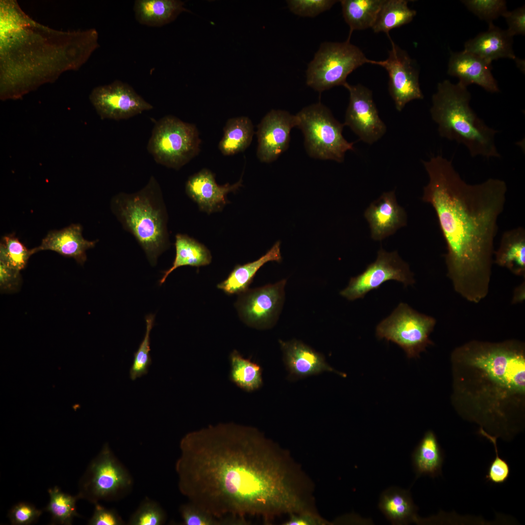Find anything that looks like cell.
<instances>
[{
  "label": "cell",
  "mask_w": 525,
  "mask_h": 525,
  "mask_svg": "<svg viewBox=\"0 0 525 525\" xmlns=\"http://www.w3.org/2000/svg\"><path fill=\"white\" fill-rule=\"evenodd\" d=\"M289 519L284 523L286 525H325L327 522L314 509H310L289 515Z\"/></svg>",
  "instance_id": "bcb514c9"
},
{
  "label": "cell",
  "mask_w": 525,
  "mask_h": 525,
  "mask_svg": "<svg viewBox=\"0 0 525 525\" xmlns=\"http://www.w3.org/2000/svg\"><path fill=\"white\" fill-rule=\"evenodd\" d=\"M180 449V491L217 517L258 515L269 522L310 506L303 473L256 428L209 426L187 434Z\"/></svg>",
  "instance_id": "6da1fadb"
},
{
  "label": "cell",
  "mask_w": 525,
  "mask_h": 525,
  "mask_svg": "<svg viewBox=\"0 0 525 525\" xmlns=\"http://www.w3.org/2000/svg\"><path fill=\"white\" fill-rule=\"evenodd\" d=\"M286 280L248 289L240 294L235 305L241 319L248 326L259 329L272 327L283 304Z\"/></svg>",
  "instance_id": "5bb4252c"
},
{
  "label": "cell",
  "mask_w": 525,
  "mask_h": 525,
  "mask_svg": "<svg viewBox=\"0 0 525 525\" xmlns=\"http://www.w3.org/2000/svg\"><path fill=\"white\" fill-rule=\"evenodd\" d=\"M512 45L513 37L507 30L490 23L487 31L465 42L463 51L491 63L492 61L502 58L514 59L516 56Z\"/></svg>",
  "instance_id": "603a6c76"
},
{
  "label": "cell",
  "mask_w": 525,
  "mask_h": 525,
  "mask_svg": "<svg viewBox=\"0 0 525 525\" xmlns=\"http://www.w3.org/2000/svg\"><path fill=\"white\" fill-rule=\"evenodd\" d=\"M338 1L335 0H288L289 10L294 14L304 17H315L329 10Z\"/></svg>",
  "instance_id": "ab89813d"
},
{
  "label": "cell",
  "mask_w": 525,
  "mask_h": 525,
  "mask_svg": "<svg viewBox=\"0 0 525 525\" xmlns=\"http://www.w3.org/2000/svg\"><path fill=\"white\" fill-rule=\"evenodd\" d=\"M31 255V249H28L15 233L6 234L1 237L0 262L20 271L25 268Z\"/></svg>",
  "instance_id": "d590c367"
},
{
  "label": "cell",
  "mask_w": 525,
  "mask_h": 525,
  "mask_svg": "<svg viewBox=\"0 0 525 525\" xmlns=\"http://www.w3.org/2000/svg\"><path fill=\"white\" fill-rule=\"evenodd\" d=\"M467 87L445 80L432 96L430 114L439 136L465 146L472 157L500 158L495 138L498 131L472 110Z\"/></svg>",
  "instance_id": "5b68a950"
},
{
  "label": "cell",
  "mask_w": 525,
  "mask_h": 525,
  "mask_svg": "<svg viewBox=\"0 0 525 525\" xmlns=\"http://www.w3.org/2000/svg\"><path fill=\"white\" fill-rule=\"evenodd\" d=\"M81 225L71 224L60 230L50 231L40 245L31 249L32 255L43 250H51L74 259L81 265L87 260L86 251L95 246L98 240L89 241L82 235Z\"/></svg>",
  "instance_id": "7402d4cb"
},
{
  "label": "cell",
  "mask_w": 525,
  "mask_h": 525,
  "mask_svg": "<svg viewBox=\"0 0 525 525\" xmlns=\"http://www.w3.org/2000/svg\"><path fill=\"white\" fill-rule=\"evenodd\" d=\"M452 402L480 426L479 433L503 438L519 431L525 403V347L518 340H473L451 356Z\"/></svg>",
  "instance_id": "3957f363"
},
{
  "label": "cell",
  "mask_w": 525,
  "mask_h": 525,
  "mask_svg": "<svg viewBox=\"0 0 525 525\" xmlns=\"http://www.w3.org/2000/svg\"><path fill=\"white\" fill-rule=\"evenodd\" d=\"M525 282L515 289L512 303L522 302L525 299Z\"/></svg>",
  "instance_id": "7dc6e473"
},
{
  "label": "cell",
  "mask_w": 525,
  "mask_h": 525,
  "mask_svg": "<svg viewBox=\"0 0 525 525\" xmlns=\"http://www.w3.org/2000/svg\"><path fill=\"white\" fill-rule=\"evenodd\" d=\"M42 513L33 505L20 502L15 505L10 510L8 516L14 525H28L35 521Z\"/></svg>",
  "instance_id": "b9f144b4"
},
{
  "label": "cell",
  "mask_w": 525,
  "mask_h": 525,
  "mask_svg": "<svg viewBox=\"0 0 525 525\" xmlns=\"http://www.w3.org/2000/svg\"><path fill=\"white\" fill-rule=\"evenodd\" d=\"M254 131L251 120L245 116L229 119L224 128L218 148L225 156L245 151L251 144Z\"/></svg>",
  "instance_id": "f546056e"
},
{
  "label": "cell",
  "mask_w": 525,
  "mask_h": 525,
  "mask_svg": "<svg viewBox=\"0 0 525 525\" xmlns=\"http://www.w3.org/2000/svg\"><path fill=\"white\" fill-rule=\"evenodd\" d=\"M200 143L194 124L169 115L155 123L147 149L157 163L178 170L198 154Z\"/></svg>",
  "instance_id": "9c48e42d"
},
{
  "label": "cell",
  "mask_w": 525,
  "mask_h": 525,
  "mask_svg": "<svg viewBox=\"0 0 525 525\" xmlns=\"http://www.w3.org/2000/svg\"><path fill=\"white\" fill-rule=\"evenodd\" d=\"M480 435L493 444L495 453V457L489 465L485 478L493 484H503L509 476L510 467L508 462L498 455L497 438L485 433Z\"/></svg>",
  "instance_id": "60d3db41"
},
{
  "label": "cell",
  "mask_w": 525,
  "mask_h": 525,
  "mask_svg": "<svg viewBox=\"0 0 525 525\" xmlns=\"http://www.w3.org/2000/svg\"><path fill=\"white\" fill-rule=\"evenodd\" d=\"M132 484L130 474L106 444L89 464L78 495L95 504L99 500L115 499Z\"/></svg>",
  "instance_id": "8fae6325"
},
{
  "label": "cell",
  "mask_w": 525,
  "mask_h": 525,
  "mask_svg": "<svg viewBox=\"0 0 525 525\" xmlns=\"http://www.w3.org/2000/svg\"><path fill=\"white\" fill-rule=\"evenodd\" d=\"M296 115L297 127L303 133L305 148L310 157L342 162L346 153L354 150V143L343 136L344 124L335 119L322 103L306 106Z\"/></svg>",
  "instance_id": "52a82bcc"
},
{
  "label": "cell",
  "mask_w": 525,
  "mask_h": 525,
  "mask_svg": "<svg viewBox=\"0 0 525 525\" xmlns=\"http://www.w3.org/2000/svg\"><path fill=\"white\" fill-rule=\"evenodd\" d=\"M344 87L350 94L345 126H349L360 140L373 144L385 134L386 126L379 116L372 91L360 84L351 85L347 83Z\"/></svg>",
  "instance_id": "2e32d148"
},
{
  "label": "cell",
  "mask_w": 525,
  "mask_h": 525,
  "mask_svg": "<svg viewBox=\"0 0 525 525\" xmlns=\"http://www.w3.org/2000/svg\"><path fill=\"white\" fill-rule=\"evenodd\" d=\"M297 126L296 115L282 110L272 109L258 126L257 156L262 162L276 160L288 148L290 132Z\"/></svg>",
  "instance_id": "e0dca14e"
},
{
  "label": "cell",
  "mask_w": 525,
  "mask_h": 525,
  "mask_svg": "<svg viewBox=\"0 0 525 525\" xmlns=\"http://www.w3.org/2000/svg\"><path fill=\"white\" fill-rule=\"evenodd\" d=\"M180 512L183 524L185 525H241L247 523L245 519L233 516L217 517L191 502L182 505Z\"/></svg>",
  "instance_id": "e575fe53"
},
{
  "label": "cell",
  "mask_w": 525,
  "mask_h": 525,
  "mask_svg": "<svg viewBox=\"0 0 525 525\" xmlns=\"http://www.w3.org/2000/svg\"><path fill=\"white\" fill-rule=\"evenodd\" d=\"M0 96L18 99L77 70L99 47L95 29L63 32L36 22L14 0L0 2Z\"/></svg>",
  "instance_id": "277c9868"
},
{
  "label": "cell",
  "mask_w": 525,
  "mask_h": 525,
  "mask_svg": "<svg viewBox=\"0 0 525 525\" xmlns=\"http://www.w3.org/2000/svg\"><path fill=\"white\" fill-rule=\"evenodd\" d=\"M506 19L508 33L512 37L525 34V6H522L512 11H507L503 16Z\"/></svg>",
  "instance_id": "ee69618b"
},
{
  "label": "cell",
  "mask_w": 525,
  "mask_h": 525,
  "mask_svg": "<svg viewBox=\"0 0 525 525\" xmlns=\"http://www.w3.org/2000/svg\"><path fill=\"white\" fill-rule=\"evenodd\" d=\"M384 0H340L343 18L350 27V39L353 31L372 28Z\"/></svg>",
  "instance_id": "4dcf8cb0"
},
{
  "label": "cell",
  "mask_w": 525,
  "mask_h": 525,
  "mask_svg": "<svg viewBox=\"0 0 525 525\" xmlns=\"http://www.w3.org/2000/svg\"><path fill=\"white\" fill-rule=\"evenodd\" d=\"M280 242H276L263 256L252 262L236 265L228 278L217 285V288L228 295L241 294L248 289L258 270L270 261L281 262Z\"/></svg>",
  "instance_id": "4316f807"
},
{
  "label": "cell",
  "mask_w": 525,
  "mask_h": 525,
  "mask_svg": "<svg viewBox=\"0 0 525 525\" xmlns=\"http://www.w3.org/2000/svg\"><path fill=\"white\" fill-rule=\"evenodd\" d=\"M491 69V63L463 51L451 52L447 72L457 77L458 82L467 87L474 84L488 92L497 93L500 89Z\"/></svg>",
  "instance_id": "44dd1931"
},
{
  "label": "cell",
  "mask_w": 525,
  "mask_h": 525,
  "mask_svg": "<svg viewBox=\"0 0 525 525\" xmlns=\"http://www.w3.org/2000/svg\"><path fill=\"white\" fill-rule=\"evenodd\" d=\"M444 459L443 451L435 433L427 431L412 454L416 479L422 475L432 478L441 475Z\"/></svg>",
  "instance_id": "83f0119b"
},
{
  "label": "cell",
  "mask_w": 525,
  "mask_h": 525,
  "mask_svg": "<svg viewBox=\"0 0 525 525\" xmlns=\"http://www.w3.org/2000/svg\"><path fill=\"white\" fill-rule=\"evenodd\" d=\"M364 216L369 225L371 237L375 241L394 234L407 223L406 214L398 205L394 191L384 192L371 203Z\"/></svg>",
  "instance_id": "ffe728a7"
},
{
  "label": "cell",
  "mask_w": 525,
  "mask_h": 525,
  "mask_svg": "<svg viewBox=\"0 0 525 525\" xmlns=\"http://www.w3.org/2000/svg\"><path fill=\"white\" fill-rule=\"evenodd\" d=\"M88 524L90 525H121L124 524V522L115 511L106 509L96 503L94 513Z\"/></svg>",
  "instance_id": "f6af8a7d"
},
{
  "label": "cell",
  "mask_w": 525,
  "mask_h": 525,
  "mask_svg": "<svg viewBox=\"0 0 525 525\" xmlns=\"http://www.w3.org/2000/svg\"><path fill=\"white\" fill-rule=\"evenodd\" d=\"M112 213L141 247L152 266L170 246L167 213L161 188L152 176L144 187L132 193L120 192L110 202Z\"/></svg>",
  "instance_id": "8992f818"
},
{
  "label": "cell",
  "mask_w": 525,
  "mask_h": 525,
  "mask_svg": "<svg viewBox=\"0 0 525 525\" xmlns=\"http://www.w3.org/2000/svg\"><path fill=\"white\" fill-rule=\"evenodd\" d=\"M408 0H384L371 28L375 33L383 32L389 36V31L411 22L416 11L409 8Z\"/></svg>",
  "instance_id": "1f68e13d"
},
{
  "label": "cell",
  "mask_w": 525,
  "mask_h": 525,
  "mask_svg": "<svg viewBox=\"0 0 525 525\" xmlns=\"http://www.w3.org/2000/svg\"><path fill=\"white\" fill-rule=\"evenodd\" d=\"M324 42L308 65L306 84L318 92L335 86H344L353 70L370 64L362 50L350 42Z\"/></svg>",
  "instance_id": "ba28073f"
},
{
  "label": "cell",
  "mask_w": 525,
  "mask_h": 525,
  "mask_svg": "<svg viewBox=\"0 0 525 525\" xmlns=\"http://www.w3.org/2000/svg\"><path fill=\"white\" fill-rule=\"evenodd\" d=\"M50 501L45 510L51 513L53 523L71 525L73 518L79 516L76 510V501L80 498L61 491L57 487L48 490Z\"/></svg>",
  "instance_id": "836d02e7"
},
{
  "label": "cell",
  "mask_w": 525,
  "mask_h": 525,
  "mask_svg": "<svg viewBox=\"0 0 525 525\" xmlns=\"http://www.w3.org/2000/svg\"><path fill=\"white\" fill-rule=\"evenodd\" d=\"M436 323L433 317L419 313L406 303H401L377 325L376 334L379 339L397 344L408 358H415L433 344L429 335Z\"/></svg>",
  "instance_id": "30bf717a"
},
{
  "label": "cell",
  "mask_w": 525,
  "mask_h": 525,
  "mask_svg": "<svg viewBox=\"0 0 525 525\" xmlns=\"http://www.w3.org/2000/svg\"><path fill=\"white\" fill-rule=\"evenodd\" d=\"M21 283L20 271L0 262V289L1 292L18 291Z\"/></svg>",
  "instance_id": "7bdbcfd3"
},
{
  "label": "cell",
  "mask_w": 525,
  "mask_h": 525,
  "mask_svg": "<svg viewBox=\"0 0 525 525\" xmlns=\"http://www.w3.org/2000/svg\"><path fill=\"white\" fill-rule=\"evenodd\" d=\"M422 163L429 182L422 200L436 211L447 245V276L457 294L478 303L489 293L493 242L504 210L506 183L491 178L468 184L452 161L441 155Z\"/></svg>",
  "instance_id": "7a4b0ae2"
},
{
  "label": "cell",
  "mask_w": 525,
  "mask_h": 525,
  "mask_svg": "<svg viewBox=\"0 0 525 525\" xmlns=\"http://www.w3.org/2000/svg\"><path fill=\"white\" fill-rule=\"evenodd\" d=\"M284 364L292 379L332 372L343 377L345 373L336 370L325 361L323 355L302 342L293 339L280 340Z\"/></svg>",
  "instance_id": "d6986e66"
},
{
  "label": "cell",
  "mask_w": 525,
  "mask_h": 525,
  "mask_svg": "<svg viewBox=\"0 0 525 525\" xmlns=\"http://www.w3.org/2000/svg\"><path fill=\"white\" fill-rule=\"evenodd\" d=\"M414 274L408 264L397 251L388 252L382 248L376 261L358 276L350 279L348 285L340 294L349 300L363 298L370 291L379 288L384 282L396 280L407 286L415 283Z\"/></svg>",
  "instance_id": "7c38bea8"
},
{
  "label": "cell",
  "mask_w": 525,
  "mask_h": 525,
  "mask_svg": "<svg viewBox=\"0 0 525 525\" xmlns=\"http://www.w3.org/2000/svg\"><path fill=\"white\" fill-rule=\"evenodd\" d=\"M133 10L136 20L150 27H161L174 21L183 12H190L178 0H136Z\"/></svg>",
  "instance_id": "d4e9b609"
},
{
  "label": "cell",
  "mask_w": 525,
  "mask_h": 525,
  "mask_svg": "<svg viewBox=\"0 0 525 525\" xmlns=\"http://www.w3.org/2000/svg\"><path fill=\"white\" fill-rule=\"evenodd\" d=\"M381 511L393 525L419 523L418 508L415 505L409 490L391 487L381 494L378 505Z\"/></svg>",
  "instance_id": "cb8c5ba5"
},
{
  "label": "cell",
  "mask_w": 525,
  "mask_h": 525,
  "mask_svg": "<svg viewBox=\"0 0 525 525\" xmlns=\"http://www.w3.org/2000/svg\"><path fill=\"white\" fill-rule=\"evenodd\" d=\"M494 262L508 269L515 275H525V230L518 227L505 232L498 250L494 252Z\"/></svg>",
  "instance_id": "484cf974"
},
{
  "label": "cell",
  "mask_w": 525,
  "mask_h": 525,
  "mask_svg": "<svg viewBox=\"0 0 525 525\" xmlns=\"http://www.w3.org/2000/svg\"><path fill=\"white\" fill-rule=\"evenodd\" d=\"M229 359V378L238 387L252 392L262 386V369L260 365L244 358L236 350L230 353Z\"/></svg>",
  "instance_id": "d6a6232c"
},
{
  "label": "cell",
  "mask_w": 525,
  "mask_h": 525,
  "mask_svg": "<svg viewBox=\"0 0 525 525\" xmlns=\"http://www.w3.org/2000/svg\"><path fill=\"white\" fill-rule=\"evenodd\" d=\"M391 49L385 60H371L370 64L384 68L388 74V90L397 111H401L409 102L422 99L417 65L408 53L391 38Z\"/></svg>",
  "instance_id": "4fadbf2b"
},
{
  "label": "cell",
  "mask_w": 525,
  "mask_h": 525,
  "mask_svg": "<svg viewBox=\"0 0 525 525\" xmlns=\"http://www.w3.org/2000/svg\"><path fill=\"white\" fill-rule=\"evenodd\" d=\"M165 520L162 508L153 501L145 500L131 516V525H160Z\"/></svg>",
  "instance_id": "f35d334b"
},
{
  "label": "cell",
  "mask_w": 525,
  "mask_h": 525,
  "mask_svg": "<svg viewBox=\"0 0 525 525\" xmlns=\"http://www.w3.org/2000/svg\"><path fill=\"white\" fill-rule=\"evenodd\" d=\"M517 66L518 68L523 72H525V60L521 59L517 57H515L514 59Z\"/></svg>",
  "instance_id": "c3c4849f"
},
{
  "label": "cell",
  "mask_w": 525,
  "mask_h": 525,
  "mask_svg": "<svg viewBox=\"0 0 525 525\" xmlns=\"http://www.w3.org/2000/svg\"><path fill=\"white\" fill-rule=\"evenodd\" d=\"M462 2L480 19L489 24L508 11L506 1L503 0H465Z\"/></svg>",
  "instance_id": "74e56055"
},
{
  "label": "cell",
  "mask_w": 525,
  "mask_h": 525,
  "mask_svg": "<svg viewBox=\"0 0 525 525\" xmlns=\"http://www.w3.org/2000/svg\"><path fill=\"white\" fill-rule=\"evenodd\" d=\"M242 183L241 178L233 185L227 183L219 185L213 173L203 169L188 178L185 191L189 197L197 203L200 210L210 214L221 210L228 203V193L238 189Z\"/></svg>",
  "instance_id": "ac0fdd59"
},
{
  "label": "cell",
  "mask_w": 525,
  "mask_h": 525,
  "mask_svg": "<svg viewBox=\"0 0 525 525\" xmlns=\"http://www.w3.org/2000/svg\"><path fill=\"white\" fill-rule=\"evenodd\" d=\"M175 257L172 266L163 272L159 280L162 284L169 275L183 266L199 267L209 264L212 259L209 250L203 244L186 234H177L175 241Z\"/></svg>",
  "instance_id": "f1b7e54d"
},
{
  "label": "cell",
  "mask_w": 525,
  "mask_h": 525,
  "mask_svg": "<svg viewBox=\"0 0 525 525\" xmlns=\"http://www.w3.org/2000/svg\"><path fill=\"white\" fill-rule=\"evenodd\" d=\"M89 98L102 119H127L154 108L131 86L119 80L95 88Z\"/></svg>",
  "instance_id": "9a60e30c"
},
{
  "label": "cell",
  "mask_w": 525,
  "mask_h": 525,
  "mask_svg": "<svg viewBox=\"0 0 525 525\" xmlns=\"http://www.w3.org/2000/svg\"><path fill=\"white\" fill-rule=\"evenodd\" d=\"M146 332L143 340L134 354L132 365L129 371L130 378L135 380L146 374L152 364L150 354V333L155 322V315L149 314L145 316Z\"/></svg>",
  "instance_id": "8d00e7d4"
}]
</instances>
